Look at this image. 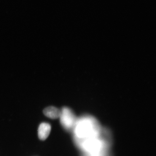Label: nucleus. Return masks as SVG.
<instances>
[{"label": "nucleus", "instance_id": "1", "mask_svg": "<svg viewBox=\"0 0 156 156\" xmlns=\"http://www.w3.org/2000/svg\"><path fill=\"white\" fill-rule=\"evenodd\" d=\"M78 144L83 156H112V136L94 117L86 115L76 126Z\"/></svg>", "mask_w": 156, "mask_h": 156}, {"label": "nucleus", "instance_id": "2", "mask_svg": "<svg viewBox=\"0 0 156 156\" xmlns=\"http://www.w3.org/2000/svg\"><path fill=\"white\" fill-rule=\"evenodd\" d=\"M62 122L64 126L69 128L73 127L76 123L75 116L73 113L67 109H64L61 112L60 117Z\"/></svg>", "mask_w": 156, "mask_h": 156}, {"label": "nucleus", "instance_id": "3", "mask_svg": "<svg viewBox=\"0 0 156 156\" xmlns=\"http://www.w3.org/2000/svg\"><path fill=\"white\" fill-rule=\"evenodd\" d=\"M51 130V126L47 123H42L39 126L38 136L41 140H44L48 137Z\"/></svg>", "mask_w": 156, "mask_h": 156}, {"label": "nucleus", "instance_id": "4", "mask_svg": "<svg viewBox=\"0 0 156 156\" xmlns=\"http://www.w3.org/2000/svg\"><path fill=\"white\" fill-rule=\"evenodd\" d=\"M45 115L51 119H56L60 118L61 112L59 109L54 107H49L44 110Z\"/></svg>", "mask_w": 156, "mask_h": 156}]
</instances>
